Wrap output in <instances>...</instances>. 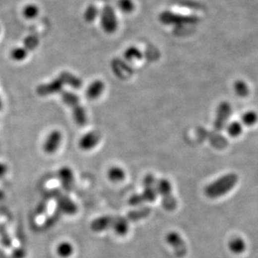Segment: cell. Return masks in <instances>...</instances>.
Returning a JSON list of instances; mask_svg holds the SVG:
<instances>
[{
    "mask_svg": "<svg viewBox=\"0 0 258 258\" xmlns=\"http://www.w3.org/2000/svg\"><path fill=\"white\" fill-rule=\"evenodd\" d=\"M238 182V176L235 173L224 175L205 187L204 193L207 197L215 199L226 195L234 188Z\"/></svg>",
    "mask_w": 258,
    "mask_h": 258,
    "instance_id": "obj_1",
    "label": "cell"
},
{
    "mask_svg": "<svg viewBox=\"0 0 258 258\" xmlns=\"http://www.w3.org/2000/svg\"><path fill=\"white\" fill-rule=\"evenodd\" d=\"M61 100L68 108L72 111V116L74 122L79 127H84L87 123V114L86 111L82 106L80 99L74 93L63 90L61 93Z\"/></svg>",
    "mask_w": 258,
    "mask_h": 258,
    "instance_id": "obj_2",
    "label": "cell"
},
{
    "mask_svg": "<svg viewBox=\"0 0 258 258\" xmlns=\"http://www.w3.org/2000/svg\"><path fill=\"white\" fill-rule=\"evenodd\" d=\"M159 20L161 24L166 25H187V24H195L200 21V19L196 16L183 15L180 13H175L171 11L166 10L159 14Z\"/></svg>",
    "mask_w": 258,
    "mask_h": 258,
    "instance_id": "obj_3",
    "label": "cell"
},
{
    "mask_svg": "<svg viewBox=\"0 0 258 258\" xmlns=\"http://www.w3.org/2000/svg\"><path fill=\"white\" fill-rule=\"evenodd\" d=\"M157 193L161 195V201L164 209L168 211H174L177 208V201L174 195H172V187L171 182L165 178L157 181Z\"/></svg>",
    "mask_w": 258,
    "mask_h": 258,
    "instance_id": "obj_4",
    "label": "cell"
},
{
    "mask_svg": "<svg viewBox=\"0 0 258 258\" xmlns=\"http://www.w3.org/2000/svg\"><path fill=\"white\" fill-rule=\"evenodd\" d=\"M100 25L106 34H114L118 29V19L111 5L104 6L100 13Z\"/></svg>",
    "mask_w": 258,
    "mask_h": 258,
    "instance_id": "obj_5",
    "label": "cell"
},
{
    "mask_svg": "<svg viewBox=\"0 0 258 258\" xmlns=\"http://www.w3.org/2000/svg\"><path fill=\"white\" fill-rule=\"evenodd\" d=\"M232 114V106L227 101H222L219 104L216 111V117L214 127L216 130L221 131L227 127V122Z\"/></svg>",
    "mask_w": 258,
    "mask_h": 258,
    "instance_id": "obj_6",
    "label": "cell"
},
{
    "mask_svg": "<svg viewBox=\"0 0 258 258\" xmlns=\"http://www.w3.org/2000/svg\"><path fill=\"white\" fill-rule=\"evenodd\" d=\"M65 85L64 79L61 75L56 77V79H52L51 81L40 84L36 89V93L38 95L45 97L51 95L61 94L63 91L64 86Z\"/></svg>",
    "mask_w": 258,
    "mask_h": 258,
    "instance_id": "obj_7",
    "label": "cell"
},
{
    "mask_svg": "<svg viewBox=\"0 0 258 258\" xmlns=\"http://www.w3.org/2000/svg\"><path fill=\"white\" fill-rule=\"evenodd\" d=\"M63 140V134L59 129H53L49 133L45 141L43 143L42 148L44 152L48 155H53L61 147Z\"/></svg>",
    "mask_w": 258,
    "mask_h": 258,
    "instance_id": "obj_8",
    "label": "cell"
},
{
    "mask_svg": "<svg viewBox=\"0 0 258 258\" xmlns=\"http://www.w3.org/2000/svg\"><path fill=\"white\" fill-rule=\"evenodd\" d=\"M156 184H157V180L156 179V177H154V175L147 174L144 177V180H143L144 190L141 194H142L145 201L154 202L156 200V197L158 195Z\"/></svg>",
    "mask_w": 258,
    "mask_h": 258,
    "instance_id": "obj_9",
    "label": "cell"
},
{
    "mask_svg": "<svg viewBox=\"0 0 258 258\" xmlns=\"http://www.w3.org/2000/svg\"><path fill=\"white\" fill-rule=\"evenodd\" d=\"M166 242L173 248L175 254L177 258H184L187 255V244L179 233L176 232H170L166 235Z\"/></svg>",
    "mask_w": 258,
    "mask_h": 258,
    "instance_id": "obj_10",
    "label": "cell"
},
{
    "mask_svg": "<svg viewBox=\"0 0 258 258\" xmlns=\"http://www.w3.org/2000/svg\"><path fill=\"white\" fill-rule=\"evenodd\" d=\"M101 139V134L97 130L90 131L83 134L79 140V147L84 151H89L97 146Z\"/></svg>",
    "mask_w": 258,
    "mask_h": 258,
    "instance_id": "obj_11",
    "label": "cell"
},
{
    "mask_svg": "<svg viewBox=\"0 0 258 258\" xmlns=\"http://www.w3.org/2000/svg\"><path fill=\"white\" fill-rule=\"evenodd\" d=\"M116 216H102L95 219L90 224V228L93 232H102L111 229L113 227Z\"/></svg>",
    "mask_w": 258,
    "mask_h": 258,
    "instance_id": "obj_12",
    "label": "cell"
},
{
    "mask_svg": "<svg viewBox=\"0 0 258 258\" xmlns=\"http://www.w3.org/2000/svg\"><path fill=\"white\" fill-rule=\"evenodd\" d=\"M106 89L105 83L101 79H95L88 85L85 95L88 100H95L102 95L104 90Z\"/></svg>",
    "mask_w": 258,
    "mask_h": 258,
    "instance_id": "obj_13",
    "label": "cell"
},
{
    "mask_svg": "<svg viewBox=\"0 0 258 258\" xmlns=\"http://www.w3.org/2000/svg\"><path fill=\"white\" fill-rule=\"evenodd\" d=\"M58 178L65 190H70L74 182V172L68 166H62L58 171Z\"/></svg>",
    "mask_w": 258,
    "mask_h": 258,
    "instance_id": "obj_14",
    "label": "cell"
},
{
    "mask_svg": "<svg viewBox=\"0 0 258 258\" xmlns=\"http://www.w3.org/2000/svg\"><path fill=\"white\" fill-rule=\"evenodd\" d=\"M111 68L114 74L121 79H127L133 74V69L121 60H115L111 63Z\"/></svg>",
    "mask_w": 258,
    "mask_h": 258,
    "instance_id": "obj_15",
    "label": "cell"
},
{
    "mask_svg": "<svg viewBox=\"0 0 258 258\" xmlns=\"http://www.w3.org/2000/svg\"><path fill=\"white\" fill-rule=\"evenodd\" d=\"M58 204L61 211L65 215L72 216L76 213L78 211V207H77L76 204L74 202V200L65 195L59 199Z\"/></svg>",
    "mask_w": 258,
    "mask_h": 258,
    "instance_id": "obj_16",
    "label": "cell"
},
{
    "mask_svg": "<svg viewBox=\"0 0 258 258\" xmlns=\"http://www.w3.org/2000/svg\"><path fill=\"white\" fill-rule=\"evenodd\" d=\"M60 75L62 77L65 85H68L69 87L73 88L74 90L81 89L83 81L79 77L77 76L75 74L68 71H62Z\"/></svg>",
    "mask_w": 258,
    "mask_h": 258,
    "instance_id": "obj_17",
    "label": "cell"
},
{
    "mask_svg": "<svg viewBox=\"0 0 258 258\" xmlns=\"http://www.w3.org/2000/svg\"><path fill=\"white\" fill-rule=\"evenodd\" d=\"M112 228L117 236L120 237L126 236L129 231V221L126 217H122V216L116 217Z\"/></svg>",
    "mask_w": 258,
    "mask_h": 258,
    "instance_id": "obj_18",
    "label": "cell"
},
{
    "mask_svg": "<svg viewBox=\"0 0 258 258\" xmlns=\"http://www.w3.org/2000/svg\"><path fill=\"white\" fill-rule=\"evenodd\" d=\"M74 246L67 241L60 243L56 248V253L61 258H70L74 254Z\"/></svg>",
    "mask_w": 258,
    "mask_h": 258,
    "instance_id": "obj_19",
    "label": "cell"
},
{
    "mask_svg": "<svg viewBox=\"0 0 258 258\" xmlns=\"http://www.w3.org/2000/svg\"><path fill=\"white\" fill-rule=\"evenodd\" d=\"M107 177L111 182H114V183H119V182L124 181L126 172L120 166H112L108 170Z\"/></svg>",
    "mask_w": 258,
    "mask_h": 258,
    "instance_id": "obj_20",
    "label": "cell"
},
{
    "mask_svg": "<svg viewBox=\"0 0 258 258\" xmlns=\"http://www.w3.org/2000/svg\"><path fill=\"white\" fill-rule=\"evenodd\" d=\"M228 248L234 254H241L246 250V243L242 237H235L230 240Z\"/></svg>",
    "mask_w": 258,
    "mask_h": 258,
    "instance_id": "obj_21",
    "label": "cell"
},
{
    "mask_svg": "<svg viewBox=\"0 0 258 258\" xmlns=\"http://www.w3.org/2000/svg\"><path fill=\"white\" fill-rule=\"evenodd\" d=\"M236 95L240 98L248 97L250 94V89L248 84L243 79H237L233 84Z\"/></svg>",
    "mask_w": 258,
    "mask_h": 258,
    "instance_id": "obj_22",
    "label": "cell"
},
{
    "mask_svg": "<svg viewBox=\"0 0 258 258\" xmlns=\"http://www.w3.org/2000/svg\"><path fill=\"white\" fill-rule=\"evenodd\" d=\"M29 50H27L24 46H18L13 48L10 51V58L16 62H21L24 61L29 56Z\"/></svg>",
    "mask_w": 258,
    "mask_h": 258,
    "instance_id": "obj_23",
    "label": "cell"
},
{
    "mask_svg": "<svg viewBox=\"0 0 258 258\" xmlns=\"http://www.w3.org/2000/svg\"><path fill=\"white\" fill-rule=\"evenodd\" d=\"M150 207L145 206V207H141V208L135 210V211H129L127 216V220L130 221H137L141 219L145 218L150 215Z\"/></svg>",
    "mask_w": 258,
    "mask_h": 258,
    "instance_id": "obj_24",
    "label": "cell"
},
{
    "mask_svg": "<svg viewBox=\"0 0 258 258\" xmlns=\"http://www.w3.org/2000/svg\"><path fill=\"white\" fill-rule=\"evenodd\" d=\"M142 57V52L135 46H130L125 50L124 58L127 61H140Z\"/></svg>",
    "mask_w": 258,
    "mask_h": 258,
    "instance_id": "obj_25",
    "label": "cell"
},
{
    "mask_svg": "<svg viewBox=\"0 0 258 258\" xmlns=\"http://www.w3.org/2000/svg\"><path fill=\"white\" fill-rule=\"evenodd\" d=\"M100 15V10L99 8L95 5V4H90L85 8L84 12V20L87 22L89 24L95 21V19H97Z\"/></svg>",
    "mask_w": 258,
    "mask_h": 258,
    "instance_id": "obj_26",
    "label": "cell"
},
{
    "mask_svg": "<svg viewBox=\"0 0 258 258\" xmlns=\"http://www.w3.org/2000/svg\"><path fill=\"white\" fill-rule=\"evenodd\" d=\"M40 8L34 3H28L22 9V14L27 19H34L39 15Z\"/></svg>",
    "mask_w": 258,
    "mask_h": 258,
    "instance_id": "obj_27",
    "label": "cell"
},
{
    "mask_svg": "<svg viewBox=\"0 0 258 258\" xmlns=\"http://www.w3.org/2000/svg\"><path fill=\"white\" fill-rule=\"evenodd\" d=\"M258 115L256 111H248L242 116V122L246 127H253L258 122Z\"/></svg>",
    "mask_w": 258,
    "mask_h": 258,
    "instance_id": "obj_28",
    "label": "cell"
},
{
    "mask_svg": "<svg viewBox=\"0 0 258 258\" xmlns=\"http://www.w3.org/2000/svg\"><path fill=\"white\" fill-rule=\"evenodd\" d=\"M227 131L230 136L236 138L241 135L243 132V125L239 122H232L227 126Z\"/></svg>",
    "mask_w": 258,
    "mask_h": 258,
    "instance_id": "obj_29",
    "label": "cell"
},
{
    "mask_svg": "<svg viewBox=\"0 0 258 258\" xmlns=\"http://www.w3.org/2000/svg\"><path fill=\"white\" fill-rule=\"evenodd\" d=\"M39 44H40V40L37 35L31 34L24 39L23 46L26 48L27 50H29V52H30V51L35 50L38 47Z\"/></svg>",
    "mask_w": 258,
    "mask_h": 258,
    "instance_id": "obj_30",
    "label": "cell"
},
{
    "mask_svg": "<svg viewBox=\"0 0 258 258\" xmlns=\"http://www.w3.org/2000/svg\"><path fill=\"white\" fill-rule=\"evenodd\" d=\"M118 7L124 13H130L134 11V3L132 0H119Z\"/></svg>",
    "mask_w": 258,
    "mask_h": 258,
    "instance_id": "obj_31",
    "label": "cell"
},
{
    "mask_svg": "<svg viewBox=\"0 0 258 258\" xmlns=\"http://www.w3.org/2000/svg\"><path fill=\"white\" fill-rule=\"evenodd\" d=\"M143 202H145V200H144L142 194H134V195H132L131 197L129 198V205L135 206V205H141Z\"/></svg>",
    "mask_w": 258,
    "mask_h": 258,
    "instance_id": "obj_32",
    "label": "cell"
},
{
    "mask_svg": "<svg viewBox=\"0 0 258 258\" xmlns=\"http://www.w3.org/2000/svg\"><path fill=\"white\" fill-rule=\"evenodd\" d=\"M7 171H8V166L3 162H0V179L7 174Z\"/></svg>",
    "mask_w": 258,
    "mask_h": 258,
    "instance_id": "obj_33",
    "label": "cell"
},
{
    "mask_svg": "<svg viewBox=\"0 0 258 258\" xmlns=\"http://www.w3.org/2000/svg\"><path fill=\"white\" fill-rule=\"evenodd\" d=\"M3 109V101H2V99L0 97V111Z\"/></svg>",
    "mask_w": 258,
    "mask_h": 258,
    "instance_id": "obj_34",
    "label": "cell"
},
{
    "mask_svg": "<svg viewBox=\"0 0 258 258\" xmlns=\"http://www.w3.org/2000/svg\"><path fill=\"white\" fill-rule=\"evenodd\" d=\"M0 31H1V29H0Z\"/></svg>",
    "mask_w": 258,
    "mask_h": 258,
    "instance_id": "obj_35",
    "label": "cell"
}]
</instances>
